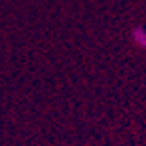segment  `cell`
I'll return each mask as SVG.
<instances>
[{
    "label": "cell",
    "instance_id": "obj_1",
    "mask_svg": "<svg viewBox=\"0 0 146 146\" xmlns=\"http://www.w3.org/2000/svg\"><path fill=\"white\" fill-rule=\"evenodd\" d=\"M131 42L139 49H146V27L144 25H135L131 29Z\"/></svg>",
    "mask_w": 146,
    "mask_h": 146
}]
</instances>
